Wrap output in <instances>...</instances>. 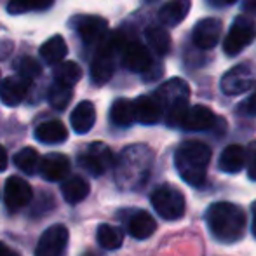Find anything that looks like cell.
<instances>
[{
  "label": "cell",
  "mask_w": 256,
  "mask_h": 256,
  "mask_svg": "<svg viewBox=\"0 0 256 256\" xmlns=\"http://www.w3.org/2000/svg\"><path fill=\"white\" fill-rule=\"evenodd\" d=\"M82 77V68L75 61H61L54 66V78L56 84L64 88H74Z\"/></svg>",
  "instance_id": "26"
},
{
  "label": "cell",
  "mask_w": 256,
  "mask_h": 256,
  "mask_svg": "<svg viewBox=\"0 0 256 256\" xmlns=\"http://www.w3.org/2000/svg\"><path fill=\"white\" fill-rule=\"evenodd\" d=\"M35 138L42 143L54 145V143H63L68 138V129L64 128L63 122L60 120H49L40 124L35 129Z\"/></svg>",
  "instance_id": "23"
},
{
  "label": "cell",
  "mask_w": 256,
  "mask_h": 256,
  "mask_svg": "<svg viewBox=\"0 0 256 256\" xmlns=\"http://www.w3.org/2000/svg\"><path fill=\"white\" fill-rule=\"evenodd\" d=\"M74 26L80 38L88 46L100 44L108 32V21L100 16H78L74 20Z\"/></svg>",
  "instance_id": "10"
},
{
  "label": "cell",
  "mask_w": 256,
  "mask_h": 256,
  "mask_svg": "<svg viewBox=\"0 0 256 256\" xmlns=\"http://www.w3.org/2000/svg\"><path fill=\"white\" fill-rule=\"evenodd\" d=\"M68 246V230L63 225H52L42 234L35 256H64Z\"/></svg>",
  "instance_id": "9"
},
{
  "label": "cell",
  "mask_w": 256,
  "mask_h": 256,
  "mask_svg": "<svg viewBox=\"0 0 256 256\" xmlns=\"http://www.w3.org/2000/svg\"><path fill=\"white\" fill-rule=\"evenodd\" d=\"M157 228V223H155L154 216L146 211H138L129 218L128 223V230L129 236L134 237V239H148L150 236L155 232Z\"/></svg>",
  "instance_id": "22"
},
{
  "label": "cell",
  "mask_w": 256,
  "mask_h": 256,
  "mask_svg": "<svg viewBox=\"0 0 256 256\" xmlns=\"http://www.w3.org/2000/svg\"><path fill=\"white\" fill-rule=\"evenodd\" d=\"M28 92V82L21 77H7L0 86V100L7 106H18Z\"/></svg>",
  "instance_id": "16"
},
{
  "label": "cell",
  "mask_w": 256,
  "mask_h": 256,
  "mask_svg": "<svg viewBox=\"0 0 256 256\" xmlns=\"http://www.w3.org/2000/svg\"><path fill=\"white\" fill-rule=\"evenodd\" d=\"M150 200H152V206L158 212V216L164 220H169V222L180 220L183 216V212H185V197H183V194L169 185H162L157 190H154Z\"/></svg>",
  "instance_id": "5"
},
{
  "label": "cell",
  "mask_w": 256,
  "mask_h": 256,
  "mask_svg": "<svg viewBox=\"0 0 256 256\" xmlns=\"http://www.w3.org/2000/svg\"><path fill=\"white\" fill-rule=\"evenodd\" d=\"M237 114L239 115H250V117L256 115V89L246 102H242L239 106H237Z\"/></svg>",
  "instance_id": "35"
},
{
  "label": "cell",
  "mask_w": 256,
  "mask_h": 256,
  "mask_svg": "<svg viewBox=\"0 0 256 256\" xmlns=\"http://www.w3.org/2000/svg\"><path fill=\"white\" fill-rule=\"evenodd\" d=\"M78 164L89 171L92 176H100L106 172L114 164V154L104 143L96 142L89 145V148L78 157Z\"/></svg>",
  "instance_id": "8"
},
{
  "label": "cell",
  "mask_w": 256,
  "mask_h": 256,
  "mask_svg": "<svg viewBox=\"0 0 256 256\" xmlns=\"http://www.w3.org/2000/svg\"><path fill=\"white\" fill-rule=\"evenodd\" d=\"M54 4V0H10L7 10L9 14H23L26 10H46Z\"/></svg>",
  "instance_id": "31"
},
{
  "label": "cell",
  "mask_w": 256,
  "mask_h": 256,
  "mask_svg": "<svg viewBox=\"0 0 256 256\" xmlns=\"http://www.w3.org/2000/svg\"><path fill=\"white\" fill-rule=\"evenodd\" d=\"M72 129L77 134H86L92 129L96 122V108L91 102H80L70 115Z\"/></svg>",
  "instance_id": "18"
},
{
  "label": "cell",
  "mask_w": 256,
  "mask_h": 256,
  "mask_svg": "<svg viewBox=\"0 0 256 256\" xmlns=\"http://www.w3.org/2000/svg\"><path fill=\"white\" fill-rule=\"evenodd\" d=\"M132 108H134V120H138L140 124H157L162 117V106L155 100V96H140L132 103Z\"/></svg>",
  "instance_id": "15"
},
{
  "label": "cell",
  "mask_w": 256,
  "mask_h": 256,
  "mask_svg": "<svg viewBox=\"0 0 256 256\" xmlns=\"http://www.w3.org/2000/svg\"><path fill=\"white\" fill-rule=\"evenodd\" d=\"M32 200V188L23 178L10 176L6 182L4 188V202H6L9 211H18V209L28 206Z\"/></svg>",
  "instance_id": "11"
},
{
  "label": "cell",
  "mask_w": 256,
  "mask_h": 256,
  "mask_svg": "<svg viewBox=\"0 0 256 256\" xmlns=\"http://www.w3.org/2000/svg\"><path fill=\"white\" fill-rule=\"evenodd\" d=\"M96 239H98L100 246L104 248V250H118V248L122 246L124 236H122V232L117 228V226L103 223V225H100L98 234H96Z\"/></svg>",
  "instance_id": "29"
},
{
  "label": "cell",
  "mask_w": 256,
  "mask_h": 256,
  "mask_svg": "<svg viewBox=\"0 0 256 256\" xmlns=\"http://www.w3.org/2000/svg\"><path fill=\"white\" fill-rule=\"evenodd\" d=\"M192 0H169L158 10V20L166 26H178L190 12Z\"/></svg>",
  "instance_id": "17"
},
{
  "label": "cell",
  "mask_w": 256,
  "mask_h": 256,
  "mask_svg": "<svg viewBox=\"0 0 256 256\" xmlns=\"http://www.w3.org/2000/svg\"><path fill=\"white\" fill-rule=\"evenodd\" d=\"M253 232H254V236H256V202H253Z\"/></svg>",
  "instance_id": "39"
},
{
  "label": "cell",
  "mask_w": 256,
  "mask_h": 256,
  "mask_svg": "<svg viewBox=\"0 0 256 256\" xmlns=\"http://www.w3.org/2000/svg\"><path fill=\"white\" fill-rule=\"evenodd\" d=\"M6 168H7V152H6V148L0 145V171H4Z\"/></svg>",
  "instance_id": "36"
},
{
  "label": "cell",
  "mask_w": 256,
  "mask_h": 256,
  "mask_svg": "<svg viewBox=\"0 0 256 256\" xmlns=\"http://www.w3.org/2000/svg\"><path fill=\"white\" fill-rule=\"evenodd\" d=\"M18 72H20V75H21V78L23 80H32V78H35V77H38L40 75V72H42V66H40V63H38L37 60H34V58H30V56H24V58H21L20 61H18Z\"/></svg>",
  "instance_id": "33"
},
{
  "label": "cell",
  "mask_w": 256,
  "mask_h": 256,
  "mask_svg": "<svg viewBox=\"0 0 256 256\" xmlns=\"http://www.w3.org/2000/svg\"><path fill=\"white\" fill-rule=\"evenodd\" d=\"M246 160H248V176L256 182V140L250 143L246 150Z\"/></svg>",
  "instance_id": "34"
},
{
  "label": "cell",
  "mask_w": 256,
  "mask_h": 256,
  "mask_svg": "<svg viewBox=\"0 0 256 256\" xmlns=\"http://www.w3.org/2000/svg\"><path fill=\"white\" fill-rule=\"evenodd\" d=\"M38 162H40V157H38V152L32 146H26V148L20 150L14 157V164L21 169L26 174H34L38 168Z\"/></svg>",
  "instance_id": "30"
},
{
  "label": "cell",
  "mask_w": 256,
  "mask_h": 256,
  "mask_svg": "<svg viewBox=\"0 0 256 256\" xmlns=\"http://www.w3.org/2000/svg\"><path fill=\"white\" fill-rule=\"evenodd\" d=\"M216 122L218 120H216L214 114L208 106L196 104V106L186 110L180 128L186 129V131H206V129H211Z\"/></svg>",
  "instance_id": "14"
},
{
  "label": "cell",
  "mask_w": 256,
  "mask_h": 256,
  "mask_svg": "<svg viewBox=\"0 0 256 256\" xmlns=\"http://www.w3.org/2000/svg\"><path fill=\"white\" fill-rule=\"evenodd\" d=\"M209 232L220 242H237L246 234V212L232 202H214L206 212Z\"/></svg>",
  "instance_id": "1"
},
{
  "label": "cell",
  "mask_w": 256,
  "mask_h": 256,
  "mask_svg": "<svg viewBox=\"0 0 256 256\" xmlns=\"http://www.w3.org/2000/svg\"><path fill=\"white\" fill-rule=\"evenodd\" d=\"M68 54V46L61 35H54L40 48V56L48 64H58Z\"/></svg>",
  "instance_id": "25"
},
{
  "label": "cell",
  "mask_w": 256,
  "mask_h": 256,
  "mask_svg": "<svg viewBox=\"0 0 256 256\" xmlns=\"http://www.w3.org/2000/svg\"><path fill=\"white\" fill-rule=\"evenodd\" d=\"M256 82V74L251 64H237L228 70L222 78V91L226 96H239L250 91Z\"/></svg>",
  "instance_id": "7"
},
{
  "label": "cell",
  "mask_w": 256,
  "mask_h": 256,
  "mask_svg": "<svg viewBox=\"0 0 256 256\" xmlns=\"http://www.w3.org/2000/svg\"><path fill=\"white\" fill-rule=\"evenodd\" d=\"M220 35H222V21L216 18H206L196 24L192 38L199 49H212L218 44Z\"/></svg>",
  "instance_id": "13"
},
{
  "label": "cell",
  "mask_w": 256,
  "mask_h": 256,
  "mask_svg": "<svg viewBox=\"0 0 256 256\" xmlns=\"http://www.w3.org/2000/svg\"><path fill=\"white\" fill-rule=\"evenodd\" d=\"M110 120L118 128H129L134 122V108L132 102L126 98L115 100L110 108Z\"/></svg>",
  "instance_id": "27"
},
{
  "label": "cell",
  "mask_w": 256,
  "mask_h": 256,
  "mask_svg": "<svg viewBox=\"0 0 256 256\" xmlns=\"http://www.w3.org/2000/svg\"><path fill=\"white\" fill-rule=\"evenodd\" d=\"M226 4H234V2H237V0H225Z\"/></svg>",
  "instance_id": "40"
},
{
  "label": "cell",
  "mask_w": 256,
  "mask_h": 256,
  "mask_svg": "<svg viewBox=\"0 0 256 256\" xmlns=\"http://www.w3.org/2000/svg\"><path fill=\"white\" fill-rule=\"evenodd\" d=\"M0 256H20V254L14 253L12 250H9V248L4 246V244H0Z\"/></svg>",
  "instance_id": "38"
},
{
  "label": "cell",
  "mask_w": 256,
  "mask_h": 256,
  "mask_svg": "<svg viewBox=\"0 0 256 256\" xmlns=\"http://www.w3.org/2000/svg\"><path fill=\"white\" fill-rule=\"evenodd\" d=\"M244 164H246V150L240 145H228L222 152L218 160L220 171L226 172V174H236V172L242 171Z\"/></svg>",
  "instance_id": "20"
},
{
  "label": "cell",
  "mask_w": 256,
  "mask_h": 256,
  "mask_svg": "<svg viewBox=\"0 0 256 256\" xmlns=\"http://www.w3.org/2000/svg\"><path fill=\"white\" fill-rule=\"evenodd\" d=\"M152 166V152L146 146H129L117 164V183L124 188H134L145 182Z\"/></svg>",
  "instance_id": "4"
},
{
  "label": "cell",
  "mask_w": 256,
  "mask_h": 256,
  "mask_svg": "<svg viewBox=\"0 0 256 256\" xmlns=\"http://www.w3.org/2000/svg\"><path fill=\"white\" fill-rule=\"evenodd\" d=\"M244 10H248V12H251V14H256V0H246V2H244Z\"/></svg>",
  "instance_id": "37"
},
{
  "label": "cell",
  "mask_w": 256,
  "mask_h": 256,
  "mask_svg": "<svg viewBox=\"0 0 256 256\" xmlns=\"http://www.w3.org/2000/svg\"><path fill=\"white\" fill-rule=\"evenodd\" d=\"M114 56L115 54L100 49L98 56L94 58V61H92V64H91V78L96 86L106 84L112 78V75H114V72H115Z\"/></svg>",
  "instance_id": "21"
},
{
  "label": "cell",
  "mask_w": 256,
  "mask_h": 256,
  "mask_svg": "<svg viewBox=\"0 0 256 256\" xmlns=\"http://www.w3.org/2000/svg\"><path fill=\"white\" fill-rule=\"evenodd\" d=\"M72 98H74V92H72L70 88H64V86L54 84L51 89H49V104L54 108V110H64V108L70 104Z\"/></svg>",
  "instance_id": "32"
},
{
  "label": "cell",
  "mask_w": 256,
  "mask_h": 256,
  "mask_svg": "<svg viewBox=\"0 0 256 256\" xmlns=\"http://www.w3.org/2000/svg\"><path fill=\"white\" fill-rule=\"evenodd\" d=\"M209 160H211V148L197 140L182 143L174 155L176 171L180 172L183 182L192 186H200L204 183Z\"/></svg>",
  "instance_id": "2"
},
{
  "label": "cell",
  "mask_w": 256,
  "mask_h": 256,
  "mask_svg": "<svg viewBox=\"0 0 256 256\" xmlns=\"http://www.w3.org/2000/svg\"><path fill=\"white\" fill-rule=\"evenodd\" d=\"M122 63L134 74H146L152 68V56L145 46H142L140 42H132L126 46L122 51Z\"/></svg>",
  "instance_id": "12"
},
{
  "label": "cell",
  "mask_w": 256,
  "mask_h": 256,
  "mask_svg": "<svg viewBox=\"0 0 256 256\" xmlns=\"http://www.w3.org/2000/svg\"><path fill=\"white\" fill-rule=\"evenodd\" d=\"M61 194H63V199L68 204H78L88 197L89 183L80 176H72L70 180H66L61 185Z\"/></svg>",
  "instance_id": "24"
},
{
  "label": "cell",
  "mask_w": 256,
  "mask_h": 256,
  "mask_svg": "<svg viewBox=\"0 0 256 256\" xmlns=\"http://www.w3.org/2000/svg\"><path fill=\"white\" fill-rule=\"evenodd\" d=\"M84 256H94V253H88V254H84Z\"/></svg>",
  "instance_id": "41"
},
{
  "label": "cell",
  "mask_w": 256,
  "mask_h": 256,
  "mask_svg": "<svg viewBox=\"0 0 256 256\" xmlns=\"http://www.w3.org/2000/svg\"><path fill=\"white\" fill-rule=\"evenodd\" d=\"M256 38V24L254 21L244 16H237L223 40V51L226 56H237L244 48L253 44Z\"/></svg>",
  "instance_id": "6"
},
{
  "label": "cell",
  "mask_w": 256,
  "mask_h": 256,
  "mask_svg": "<svg viewBox=\"0 0 256 256\" xmlns=\"http://www.w3.org/2000/svg\"><path fill=\"white\" fill-rule=\"evenodd\" d=\"M40 171L48 182H60L70 171V160L63 154H48L40 162Z\"/></svg>",
  "instance_id": "19"
},
{
  "label": "cell",
  "mask_w": 256,
  "mask_h": 256,
  "mask_svg": "<svg viewBox=\"0 0 256 256\" xmlns=\"http://www.w3.org/2000/svg\"><path fill=\"white\" fill-rule=\"evenodd\" d=\"M145 37H146V40H148V46L152 48V51L160 54V56L168 54L169 49H171V37H169V34L164 28H160V26L146 28Z\"/></svg>",
  "instance_id": "28"
},
{
  "label": "cell",
  "mask_w": 256,
  "mask_h": 256,
  "mask_svg": "<svg viewBox=\"0 0 256 256\" xmlns=\"http://www.w3.org/2000/svg\"><path fill=\"white\" fill-rule=\"evenodd\" d=\"M190 88L182 78H169L155 92V100L160 103L162 112L166 110V122L171 128L182 126L183 117L188 110Z\"/></svg>",
  "instance_id": "3"
}]
</instances>
